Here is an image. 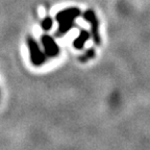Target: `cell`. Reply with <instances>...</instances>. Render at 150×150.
Listing matches in <instances>:
<instances>
[{
    "label": "cell",
    "mask_w": 150,
    "mask_h": 150,
    "mask_svg": "<svg viewBox=\"0 0 150 150\" xmlns=\"http://www.w3.org/2000/svg\"><path fill=\"white\" fill-rule=\"evenodd\" d=\"M83 18L90 23L92 37H93V40H94V42H95V44L100 45L101 39H100V35H99V25H98V20H97V17H96V15H95V13H94L93 11H91V9L86 11V12L83 13Z\"/></svg>",
    "instance_id": "cell-3"
},
{
    "label": "cell",
    "mask_w": 150,
    "mask_h": 150,
    "mask_svg": "<svg viewBox=\"0 0 150 150\" xmlns=\"http://www.w3.org/2000/svg\"><path fill=\"white\" fill-rule=\"evenodd\" d=\"M89 37H90V35L87 30H80L78 37L73 41V46H74L76 49H79V50L82 49L84 44H86V42H87L88 39H89Z\"/></svg>",
    "instance_id": "cell-5"
},
{
    "label": "cell",
    "mask_w": 150,
    "mask_h": 150,
    "mask_svg": "<svg viewBox=\"0 0 150 150\" xmlns=\"http://www.w3.org/2000/svg\"><path fill=\"white\" fill-rule=\"evenodd\" d=\"M26 42H27L28 50H29V56H30L31 64L33 66H35V67L42 66L45 63V61H46V55L41 50L38 42L33 37H27Z\"/></svg>",
    "instance_id": "cell-2"
},
{
    "label": "cell",
    "mask_w": 150,
    "mask_h": 150,
    "mask_svg": "<svg viewBox=\"0 0 150 150\" xmlns=\"http://www.w3.org/2000/svg\"><path fill=\"white\" fill-rule=\"evenodd\" d=\"M41 42L44 47V53L46 56L54 57L59 53V47L56 44L55 41L49 35H44L41 38Z\"/></svg>",
    "instance_id": "cell-4"
},
{
    "label": "cell",
    "mask_w": 150,
    "mask_h": 150,
    "mask_svg": "<svg viewBox=\"0 0 150 150\" xmlns=\"http://www.w3.org/2000/svg\"><path fill=\"white\" fill-rule=\"evenodd\" d=\"M80 15V11L77 7H70V8L63 9L59 12L55 16V20L59 23L57 28V35H63L68 33L74 25L75 19Z\"/></svg>",
    "instance_id": "cell-1"
},
{
    "label": "cell",
    "mask_w": 150,
    "mask_h": 150,
    "mask_svg": "<svg viewBox=\"0 0 150 150\" xmlns=\"http://www.w3.org/2000/svg\"><path fill=\"white\" fill-rule=\"evenodd\" d=\"M52 24H53L52 19L50 18V17H46V18L43 19L42 22H41V27H42L45 31H48V30L51 29Z\"/></svg>",
    "instance_id": "cell-6"
},
{
    "label": "cell",
    "mask_w": 150,
    "mask_h": 150,
    "mask_svg": "<svg viewBox=\"0 0 150 150\" xmlns=\"http://www.w3.org/2000/svg\"><path fill=\"white\" fill-rule=\"evenodd\" d=\"M95 55V50L93 49V48H90V49H88L87 51L84 52L82 55H80V57H79V59H80V62H87V61H89V59H93V56Z\"/></svg>",
    "instance_id": "cell-7"
}]
</instances>
